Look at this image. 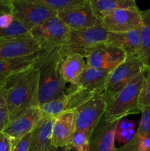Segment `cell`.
I'll use <instances>...</instances> for the list:
<instances>
[{
  "mask_svg": "<svg viewBox=\"0 0 150 151\" xmlns=\"http://www.w3.org/2000/svg\"><path fill=\"white\" fill-rule=\"evenodd\" d=\"M38 86L39 70L35 65L13 74L0 84L8 107L10 122L32 108L39 107Z\"/></svg>",
  "mask_w": 150,
  "mask_h": 151,
  "instance_id": "obj_1",
  "label": "cell"
},
{
  "mask_svg": "<svg viewBox=\"0 0 150 151\" xmlns=\"http://www.w3.org/2000/svg\"><path fill=\"white\" fill-rule=\"evenodd\" d=\"M60 58L57 50L38 52L35 66L39 70V106L59 98L67 92L66 84L59 72Z\"/></svg>",
  "mask_w": 150,
  "mask_h": 151,
  "instance_id": "obj_2",
  "label": "cell"
},
{
  "mask_svg": "<svg viewBox=\"0 0 150 151\" xmlns=\"http://www.w3.org/2000/svg\"><path fill=\"white\" fill-rule=\"evenodd\" d=\"M144 80L143 72L135 77L122 90L107 98L104 118L109 120H121L129 114L141 113L138 100Z\"/></svg>",
  "mask_w": 150,
  "mask_h": 151,
  "instance_id": "obj_3",
  "label": "cell"
},
{
  "mask_svg": "<svg viewBox=\"0 0 150 151\" xmlns=\"http://www.w3.org/2000/svg\"><path fill=\"white\" fill-rule=\"evenodd\" d=\"M107 32L101 24L79 30L70 29L67 39L57 49V55L61 59L74 54L86 58L96 47L105 43Z\"/></svg>",
  "mask_w": 150,
  "mask_h": 151,
  "instance_id": "obj_4",
  "label": "cell"
},
{
  "mask_svg": "<svg viewBox=\"0 0 150 151\" xmlns=\"http://www.w3.org/2000/svg\"><path fill=\"white\" fill-rule=\"evenodd\" d=\"M69 32L70 29L57 16L34 27L29 34L40 45V51L50 52L59 49L64 44Z\"/></svg>",
  "mask_w": 150,
  "mask_h": 151,
  "instance_id": "obj_5",
  "label": "cell"
},
{
  "mask_svg": "<svg viewBox=\"0 0 150 151\" xmlns=\"http://www.w3.org/2000/svg\"><path fill=\"white\" fill-rule=\"evenodd\" d=\"M96 93L71 86L65 95L39 106L44 117L56 118L64 112L77 110Z\"/></svg>",
  "mask_w": 150,
  "mask_h": 151,
  "instance_id": "obj_6",
  "label": "cell"
},
{
  "mask_svg": "<svg viewBox=\"0 0 150 151\" xmlns=\"http://www.w3.org/2000/svg\"><path fill=\"white\" fill-rule=\"evenodd\" d=\"M144 67L138 57H126L123 63L110 71L103 94L106 97L116 94L142 73Z\"/></svg>",
  "mask_w": 150,
  "mask_h": 151,
  "instance_id": "obj_7",
  "label": "cell"
},
{
  "mask_svg": "<svg viewBox=\"0 0 150 151\" xmlns=\"http://www.w3.org/2000/svg\"><path fill=\"white\" fill-rule=\"evenodd\" d=\"M107 98L103 93H96L76 110V131L88 137L104 116Z\"/></svg>",
  "mask_w": 150,
  "mask_h": 151,
  "instance_id": "obj_8",
  "label": "cell"
},
{
  "mask_svg": "<svg viewBox=\"0 0 150 151\" xmlns=\"http://www.w3.org/2000/svg\"><path fill=\"white\" fill-rule=\"evenodd\" d=\"M11 1L12 14L29 31L47 19L57 16V12L36 4L32 0Z\"/></svg>",
  "mask_w": 150,
  "mask_h": 151,
  "instance_id": "obj_9",
  "label": "cell"
},
{
  "mask_svg": "<svg viewBox=\"0 0 150 151\" xmlns=\"http://www.w3.org/2000/svg\"><path fill=\"white\" fill-rule=\"evenodd\" d=\"M141 22V11L135 6L114 10L101 19V25L109 32H125L140 29Z\"/></svg>",
  "mask_w": 150,
  "mask_h": 151,
  "instance_id": "obj_10",
  "label": "cell"
},
{
  "mask_svg": "<svg viewBox=\"0 0 150 151\" xmlns=\"http://www.w3.org/2000/svg\"><path fill=\"white\" fill-rule=\"evenodd\" d=\"M40 50V45L30 34L0 40V60L26 57Z\"/></svg>",
  "mask_w": 150,
  "mask_h": 151,
  "instance_id": "obj_11",
  "label": "cell"
},
{
  "mask_svg": "<svg viewBox=\"0 0 150 151\" xmlns=\"http://www.w3.org/2000/svg\"><path fill=\"white\" fill-rule=\"evenodd\" d=\"M44 118L39 107H34L10 121L4 128V132L10 138L12 145L30 134Z\"/></svg>",
  "mask_w": 150,
  "mask_h": 151,
  "instance_id": "obj_12",
  "label": "cell"
},
{
  "mask_svg": "<svg viewBox=\"0 0 150 151\" xmlns=\"http://www.w3.org/2000/svg\"><path fill=\"white\" fill-rule=\"evenodd\" d=\"M126 58L125 52L120 49L102 44L87 56L86 65L88 67L111 71L123 63Z\"/></svg>",
  "mask_w": 150,
  "mask_h": 151,
  "instance_id": "obj_13",
  "label": "cell"
},
{
  "mask_svg": "<svg viewBox=\"0 0 150 151\" xmlns=\"http://www.w3.org/2000/svg\"><path fill=\"white\" fill-rule=\"evenodd\" d=\"M57 17L67 27L73 30L88 29L101 24L91 10L89 0L84 5L57 13Z\"/></svg>",
  "mask_w": 150,
  "mask_h": 151,
  "instance_id": "obj_14",
  "label": "cell"
},
{
  "mask_svg": "<svg viewBox=\"0 0 150 151\" xmlns=\"http://www.w3.org/2000/svg\"><path fill=\"white\" fill-rule=\"evenodd\" d=\"M76 131V110L64 112L54 119L51 145L54 147H68Z\"/></svg>",
  "mask_w": 150,
  "mask_h": 151,
  "instance_id": "obj_15",
  "label": "cell"
},
{
  "mask_svg": "<svg viewBox=\"0 0 150 151\" xmlns=\"http://www.w3.org/2000/svg\"><path fill=\"white\" fill-rule=\"evenodd\" d=\"M119 121L103 116L90 136V151H116L115 135Z\"/></svg>",
  "mask_w": 150,
  "mask_h": 151,
  "instance_id": "obj_16",
  "label": "cell"
},
{
  "mask_svg": "<svg viewBox=\"0 0 150 151\" xmlns=\"http://www.w3.org/2000/svg\"><path fill=\"white\" fill-rule=\"evenodd\" d=\"M104 44L124 51L126 57H138L141 52L140 29L125 32H107Z\"/></svg>",
  "mask_w": 150,
  "mask_h": 151,
  "instance_id": "obj_17",
  "label": "cell"
},
{
  "mask_svg": "<svg viewBox=\"0 0 150 151\" xmlns=\"http://www.w3.org/2000/svg\"><path fill=\"white\" fill-rule=\"evenodd\" d=\"M86 66V62L82 56L69 55L60 60L59 72L66 83H69L71 86H76Z\"/></svg>",
  "mask_w": 150,
  "mask_h": 151,
  "instance_id": "obj_18",
  "label": "cell"
},
{
  "mask_svg": "<svg viewBox=\"0 0 150 151\" xmlns=\"http://www.w3.org/2000/svg\"><path fill=\"white\" fill-rule=\"evenodd\" d=\"M55 118L44 117L32 132L29 151H49Z\"/></svg>",
  "mask_w": 150,
  "mask_h": 151,
  "instance_id": "obj_19",
  "label": "cell"
},
{
  "mask_svg": "<svg viewBox=\"0 0 150 151\" xmlns=\"http://www.w3.org/2000/svg\"><path fill=\"white\" fill-rule=\"evenodd\" d=\"M110 70L86 66L76 86L94 93H103Z\"/></svg>",
  "mask_w": 150,
  "mask_h": 151,
  "instance_id": "obj_20",
  "label": "cell"
},
{
  "mask_svg": "<svg viewBox=\"0 0 150 151\" xmlns=\"http://www.w3.org/2000/svg\"><path fill=\"white\" fill-rule=\"evenodd\" d=\"M38 56V52L26 57L0 60V84L13 74L35 65Z\"/></svg>",
  "mask_w": 150,
  "mask_h": 151,
  "instance_id": "obj_21",
  "label": "cell"
},
{
  "mask_svg": "<svg viewBox=\"0 0 150 151\" xmlns=\"http://www.w3.org/2000/svg\"><path fill=\"white\" fill-rule=\"evenodd\" d=\"M91 10L96 17L101 19L114 10L137 6L134 0H89Z\"/></svg>",
  "mask_w": 150,
  "mask_h": 151,
  "instance_id": "obj_22",
  "label": "cell"
},
{
  "mask_svg": "<svg viewBox=\"0 0 150 151\" xmlns=\"http://www.w3.org/2000/svg\"><path fill=\"white\" fill-rule=\"evenodd\" d=\"M149 135H150V108H145L141 110L139 126L134 136L128 142L116 148V151H138L141 142Z\"/></svg>",
  "mask_w": 150,
  "mask_h": 151,
  "instance_id": "obj_23",
  "label": "cell"
},
{
  "mask_svg": "<svg viewBox=\"0 0 150 151\" xmlns=\"http://www.w3.org/2000/svg\"><path fill=\"white\" fill-rule=\"evenodd\" d=\"M142 22L140 27L141 52L139 58L145 67L150 66V8L141 11Z\"/></svg>",
  "mask_w": 150,
  "mask_h": 151,
  "instance_id": "obj_24",
  "label": "cell"
},
{
  "mask_svg": "<svg viewBox=\"0 0 150 151\" xmlns=\"http://www.w3.org/2000/svg\"><path fill=\"white\" fill-rule=\"evenodd\" d=\"M29 34V31L16 20L12 13L0 15V40Z\"/></svg>",
  "mask_w": 150,
  "mask_h": 151,
  "instance_id": "obj_25",
  "label": "cell"
},
{
  "mask_svg": "<svg viewBox=\"0 0 150 151\" xmlns=\"http://www.w3.org/2000/svg\"><path fill=\"white\" fill-rule=\"evenodd\" d=\"M35 3L56 12L64 11L84 5L88 0H32Z\"/></svg>",
  "mask_w": 150,
  "mask_h": 151,
  "instance_id": "obj_26",
  "label": "cell"
},
{
  "mask_svg": "<svg viewBox=\"0 0 150 151\" xmlns=\"http://www.w3.org/2000/svg\"><path fill=\"white\" fill-rule=\"evenodd\" d=\"M143 75L144 80L138 100V106L141 113L142 109L150 108V66L144 67Z\"/></svg>",
  "mask_w": 150,
  "mask_h": 151,
  "instance_id": "obj_27",
  "label": "cell"
},
{
  "mask_svg": "<svg viewBox=\"0 0 150 151\" xmlns=\"http://www.w3.org/2000/svg\"><path fill=\"white\" fill-rule=\"evenodd\" d=\"M70 146L76 151H90V137L79 131H76Z\"/></svg>",
  "mask_w": 150,
  "mask_h": 151,
  "instance_id": "obj_28",
  "label": "cell"
},
{
  "mask_svg": "<svg viewBox=\"0 0 150 151\" xmlns=\"http://www.w3.org/2000/svg\"><path fill=\"white\" fill-rule=\"evenodd\" d=\"M10 119L8 107L4 94L0 89V132L4 131L6 126L8 125Z\"/></svg>",
  "mask_w": 150,
  "mask_h": 151,
  "instance_id": "obj_29",
  "label": "cell"
},
{
  "mask_svg": "<svg viewBox=\"0 0 150 151\" xmlns=\"http://www.w3.org/2000/svg\"><path fill=\"white\" fill-rule=\"evenodd\" d=\"M31 137H32V133L21 139L16 144L13 145V147H12V151H29Z\"/></svg>",
  "mask_w": 150,
  "mask_h": 151,
  "instance_id": "obj_30",
  "label": "cell"
},
{
  "mask_svg": "<svg viewBox=\"0 0 150 151\" xmlns=\"http://www.w3.org/2000/svg\"><path fill=\"white\" fill-rule=\"evenodd\" d=\"M12 142L4 132H0V151H12Z\"/></svg>",
  "mask_w": 150,
  "mask_h": 151,
  "instance_id": "obj_31",
  "label": "cell"
},
{
  "mask_svg": "<svg viewBox=\"0 0 150 151\" xmlns=\"http://www.w3.org/2000/svg\"><path fill=\"white\" fill-rule=\"evenodd\" d=\"M12 13L11 0H0V15Z\"/></svg>",
  "mask_w": 150,
  "mask_h": 151,
  "instance_id": "obj_32",
  "label": "cell"
},
{
  "mask_svg": "<svg viewBox=\"0 0 150 151\" xmlns=\"http://www.w3.org/2000/svg\"><path fill=\"white\" fill-rule=\"evenodd\" d=\"M128 136L129 135H128L127 130H119L116 128L115 139L118 142L123 143L124 145L126 143V139L127 138Z\"/></svg>",
  "mask_w": 150,
  "mask_h": 151,
  "instance_id": "obj_33",
  "label": "cell"
},
{
  "mask_svg": "<svg viewBox=\"0 0 150 151\" xmlns=\"http://www.w3.org/2000/svg\"><path fill=\"white\" fill-rule=\"evenodd\" d=\"M117 129L119 130H127V125H126V120H122L121 119L118 124Z\"/></svg>",
  "mask_w": 150,
  "mask_h": 151,
  "instance_id": "obj_34",
  "label": "cell"
},
{
  "mask_svg": "<svg viewBox=\"0 0 150 151\" xmlns=\"http://www.w3.org/2000/svg\"><path fill=\"white\" fill-rule=\"evenodd\" d=\"M68 147H54L51 146L49 151H67Z\"/></svg>",
  "mask_w": 150,
  "mask_h": 151,
  "instance_id": "obj_35",
  "label": "cell"
},
{
  "mask_svg": "<svg viewBox=\"0 0 150 151\" xmlns=\"http://www.w3.org/2000/svg\"><path fill=\"white\" fill-rule=\"evenodd\" d=\"M126 125H127V130L135 128V122L131 120H126Z\"/></svg>",
  "mask_w": 150,
  "mask_h": 151,
  "instance_id": "obj_36",
  "label": "cell"
},
{
  "mask_svg": "<svg viewBox=\"0 0 150 151\" xmlns=\"http://www.w3.org/2000/svg\"><path fill=\"white\" fill-rule=\"evenodd\" d=\"M67 151H76V150H75L74 147H72L71 146H68V148H67Z\"/></svg>",
  "mask_w": 150,
  "mask_h": 151,
  "instance_id": "obj_37",
  "label": "cell"
}]
</instances>
